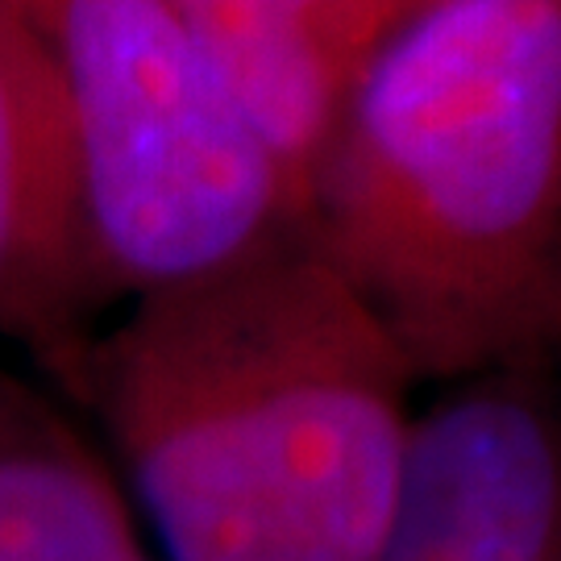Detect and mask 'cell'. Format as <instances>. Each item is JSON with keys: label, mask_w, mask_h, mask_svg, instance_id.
Here are the masks:
<instances>
[{"label": "cell", "mask_w": 561, "mask_h": 561, "mask_svg": "<svg viewBox=\"0 0 561 561\" xmlns=\"http://www.w3.org/2000/svg\"><path fill=\"white\" fill-rule=\"evenodd\" d=\"M108 304L59 71L0 4V337L71 387Z\"/></svg>", "instance_id": "obj_5"}, {"label": "cell", "mask_w": 561, "mask_h": 561, "mask_svg": "<svg viewBox=\"0 0 561 561\" xmlns=\"http://www.w3.org/2000/svg\"><path fill=\"white\" fill-rule=\"evenodd\" d=\"M300 241L416 382L549 366L561 337V0H445L370 62Z\"/></svg>", "instance_id": "obj_2"}, {"label": "cell", "mask_w": 561, "mask_h": 561, "mask_svg": "<svg viewBox=\"0 0 561 561\" xmlns=\"http://www.w3.org/2000/svg\"><path fill=\"white\" fill-rule=\"evenodd\" d=\"M180 18L187 21L208 71L217 76L245 129L275 162L300 229L308 183L370 67L283 21L221 9H196Z\"/></svg>", "instance_id": "obj_7"}, {"label": "cell", "mask_w": 561, "mask_h": 561, "mask_svg": "<svg viewBox=\"0 0 561 561\" xmlns=\"http://www.w3.org/2000/svg\"><path fill=\"white\" fill-rule=\"evenodd\" d=\"M412 370L300 233L129 300L71 396L154 561H375Z\"/></svg>", "instance_id": "obj_1"}, {"label": "cell", "mask_w": 561, "mask_h": 561, "mask_svg": "<svg viewBox=\"0 0 561 561\" xmlns=\"http://www.w3.org/2000/svg\"><path fill=\"white\" fill-rule=\"evenodd\" d=\"M0 561H154L113 466L0 366Z\"/></svg>", "instance_id": "obj_6"}, {"label": "cell", "mask_w": 561, "mask_h": 561, "mask_svg": "<svg viewBox=\"0 0 561 561\" xmlns=\"http://www.w3.org/2000/svg\"><path fill=\"white\" fill-rule=\"evenodd\" d=\"M59 71L113 300L296 233L291 201L167 0H0Z\"/></svg>", "instance_id": "obj_3"}, {"label": "cell", "mask_w": 561, "mask_h": 561, "mask_svg": "<svg viewBox=\"0 0 561 561\" xmlns=\"http://www.w3.org/2000/svg\"><path fill=\"white\" fill-rule=\"evenodd\" d=\"M175 13L221 9L241 18L283 21L337 46L341 55L370 67L408 25L433 13L445 0H167Z\"/></svg>", "instance_id": "obj_8"}, {"label": "cell", "mask_w": 561, "mask_h": 561, "mask_svg": "<svg viewBox=\"0 0 561 561\" xmlns=\"http://www.w3.org/2000/svg\"><path fill=\"white\" fill-rule=\"evenodd\" d=\"M375 561H561L549 366L445 382L424 403Z\"/></svg>", "instance_id": "obj_4"}]
</instances>
